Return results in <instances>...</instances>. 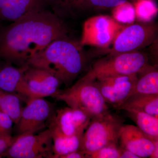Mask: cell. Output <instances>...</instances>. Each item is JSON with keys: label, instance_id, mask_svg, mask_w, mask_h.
I'll list each match as a JSON object with an SVG mask.
<instances>
[{"label": "cell", "instance_id": "6da1fadb", "mask_svg": "<svg viewBox=\"0 0 158 158\" xmlns=\"http://www.w3.org/2000/svg\"><path fill=\"white\" fill-rule=\"evenodd\" d=\"M69 33L64 20L48 9L8 25L0 24V59L19 66L28 65L51 42L68 36Z\"/></svg>", "mask_w": 158, "mask_h": 158}, {"label": "cell", "instance_id": "7a4b0ae2", "mask_svg": "<svg viewBox=\"0 0 158 158\" xmlns=\"http://www.w3.org/2000/svg\"><path fill=\"white\" fill-rule=\"evenodd\" d=\"M82 47L69 36L59 38L30 59L28 65L47 71L68 87L86 67L88 60Z\"/></svg>", "mask_w": 158, "mask_h": 158}, {"label": "cell", "instance_id": "3957f363", "mask_svg": "<svg viewBox=\"0 0 158 158\" xmlns=\"http://www.w3.org/2000/svg\"><path fill=\"white\" fill-rule=\"evenodd\" d=\"M52 97L64 102L69 107L81 110L91 118L110 112L95 81L83 77L67 89H59Z\"/></svg>", "mask_w": 158, "mask_h": 158}, {"label": "cell", "instance_id": "277c9868", "mask_svg": "<svg viewBox=\"0 0 158 158\" xmlns=\"http://www.w3.org/2000/svg\"><path fill=\"white\" fill-rule=\"evenodd\" d=\"M149 65L148 57L139 51L109 55L96 61L83 77L96 80L121 75L138 74Z\"/></svg>", "mask_w": 158, "mask_h": 158}, {"label": "cell", "instance_id": "5b68a950", "mask_svg": "<svg viewBox=\"0 0 158 158\" xmlns=\"http://www.w3.org/2000/svg\"><path fill=\"white\" fill-rule=\"evenodd\" d=\"M124 120L116 114L109 112L92 118L82 136L81 150L88 155L102 148L118 144L119 134Z\"/></svg>", "mask_w": 158, "mask_h": 158}, {"label": "cell", "instance_id": "8992f818", "mask_svg": "<svg viewBox=\"0 0 158 158\" xmlns=\"http://www.w3.org/2000/svg\"><path fill=\"white\" fill-rule=\"evenodd\" d=\"M158 26L148 22L131 24L118 32L108 52L110 55L139 51L156 41Z\"/></svg>", "mask_w": 158, "mask_h": 158}, {"label": "cell", "instance_id": "52a82bcc", "mask_svg": "<svg viewBox=\"0 0 158 158\" xmlns=\"http://www.w3.org/2000/svg\"><path fill=\"white\" fill-rule=\"evenodd\" d=\"M54 155L52 132L48 128L37 134L18 135L1 157L53 158Z\"/></svg>", "mask_w": 158, "mask_h": 158}, {"label": "cell", "instance_id": "ba28073f", "mask_svg": "<svg viewBox=\"0 0 158 158\" xmlns=\"http://www.w3.org/2000/svg\"><path fill=\"white\" fill-rule=\"evenodd\" d=\"M119 23L108 15H100L87 19L83 26L82 46L107 48L112 44L123 28Z\"/></svg>", "mask_w": 158, "mask_h": 158}, {"label": "cell", "instance_id": "9c48e42d", "mask_svg": "<svg viewBox=\"0 0 158 158\" xmlns=\"http://www.w3.org/2000/svg\"><path fill=\"white\" fill-rule=\"evenodd\" d=\"M53 104L42 98H29L18 123V135L34 134L47 126L55 112Z\"/></svg>", "mask_w": 158, "mask_h": 158}, {"label": "cell", "instance_id": "30bf717a", "mask_svg": "<svg viewBox=\"0 0 158 158\" xmlns=\"http://www.w3.org/2000/svg\"><path fill=\"white\" fill-rule=\"evenodd\" d=\"M138 74L121 75L94 80L105 101L116 109L131 96Z\"/></svg>", "mask_w": 158, "mask_h": 158}, {"label": "cell", "instance_id": "8fae6325", "mask_svg": "<svg viewBox=\"0 0 158 158\" xmlns=\"http://www.w3.org/2000/svg\"><path fill=\"white\" fill-rule=\"evenodd\" d=\"M24 96L27 99L52 97L62 82L47 71L28 65L23 75Z\"/></svg>", "mask_w": 158, "mask_h": 158}, {"label": "cell", "instance_id": "7c38bea8", "mask_svg": "<svg viewBox=\"0 0 158 158\" xmlns=\"http://www.w3.org/2000/svg\"><path fill=\"white\" fill-rule=\"evenodd\" d=\"M91 119L81 110L68 106L55 110L48 127H53L66 136L83 135Z\"/></svg>", "mask_w": 158, "mask_h": 158}, {"label": "cell", "instance_id": "4fadbf2b", "mask_svg": "<svg viewBox=\"0 0 158 158\" xmlns=\"http://www.w3.org/2000/svg\"><path fill=\"white\" fill-rule=\"evenodd\" d=\"M118 142L120 147L139 158L149 157L154 149V140L138 127L133 125H123L119 134Z\"/></svg>", "mask_w": 158, "mask_h": 158}, {"label": "cell", "instance_id": "5bb4252c", "mask_svg": "<svg viewBox=\"0 0 158 158\" xmlns=\"http://www.w3.org/2000/svg\"><path fill=\"white\" fill-rule=\"evenodd\" d=\"M48 7L46 0H0V24L2 21L14 22Z\"/></svg>", "mask_w": 158, "mask_h": 158}, {"label": "cell", "instance_id": "9a60e30c", "mask_svg": "<svg viewBox=\"0 0 158 158\" xmlns=\"http://www.w3.org/2000/svg\"><path fill=\"white\" fill-rule=\"evenodd\" d=\"M4 61L0 64V89L5 92L23 96V75L28 65L17 67Z\"/></svg>", "mask_w": 158, "mask_h": 158}, {"label": "cell", "instance_id": "2e32d148", "mask_svg": "<svg viewBox=\"0 0 158 158\" xmlns=\"http://www.w3.org/2000/svg\"><path fill=\"white\" fill-rule=\"evenodd\" d=\"M117 110H137L158 118V94H133Z\"/></svg>", "mask_w": 158, "mask_h": 158}, {"label": "cell", "instance_id": "e0dca14e", "mask_svg": "<svg viewBox=\"0 0 158 158\" xmlns=\"http://www.w3.org/2000/svg\"><path fill=\"white\" fill-rule=\"evenodd\" d=\"M48 7L62 19H73L89 7L88 0H46Z\"/></svg>", "mask_w": 158, "mask_h": 158}, {"label": "cell", "instance_id": "ac0fdd59", "mask_svg": "<svg viewBox=\"0 0 158 158\" xmlns=\"http://www.w3.org/2000/svg\"><path fill=\"white\" fill-rule=\"evenodd\" d=\"M48 128L51 130L52 138L53 158H59L61 156L81 150L83 135L66 136L53 127Z\"/></svg>", "mask_w": 158, "mask_h": 158}, {"label": "cell", "instance_id": "d6986e66", "mask_svg": "<svg viewBox=\"0 0 158 158\" xmlns=\"http://www.w3.org/2000/svg\"><path fill=\"white\" fill-rule=\"evenodd\" d=\"M132 95L158 94L157 65H150L140 73Z\"/></svg>", "mask_w": 158, "mask_h": 158}, {"label": "cell", "instance_id": "ffe728a7", "mask_svg": "<svg viewBox=\"0 0 158 158\" xmlns=\"http://www.w3.org/2000/svg\"><path fill=\"white\" fill-rule=\"evenodd\" d=\"M127 115L137 127L153 140H158V118L137 110L127 111Z\"/></svg>", "mask_w": 158, "mask_h": 158}, {"label": "cell", "instance_id": "44dd1931", "mask_svg": "<svg viewBox=\"0 0 158 158\" xmlns=\"http://www.w3.org/2000/svg\"><path fill=\"white\" fill-rule=\"evenodd\" d=\"M21 97L18 94L5 92L0 101V111L9 116L15 125L19 121L23 108Z\"/></svg>", "mask_w": 158, "mask_h": 158}, {"label": "cell", "instance_id": "7402d4cb", "mask_svg": "<svg viewBox=\"0 0 158 158\" xmlns=\"http://www.w3.org/2000/svg\"><path fill=\"white\" fill-rule=\"evenodd\" d=\"M136 18L144 22H149L157 12L153 0H138L134 5Z\"/></svg>", "mask_w": 158, "mask_h": 158}, {"label": "cell", "instance_id": "603a6c76", "mask_svg": "<svg viewBox=\"0 0 158 158\" xmlns=\"http://www.w3.org/2000/svg\"><path fill=\"white\" fill-rule=\"evenodd\" d=\"M113 9V18L118 23H131L136 18L134 6L127 1Z\"/></svg>", "mask_w": 158, "mask_h": 158}, {"label": "cell", "instance_id": "cb8c5ba5", "mask_svg": "<svg viewBox=\"0 0 158 158\" xmlns=\"http://www.w3.org/2000/svg\"><path fill=\"white\" fill-rule=\"evenodd\" d=\"M121 151L118 144H110L88 155V158H119Z\"/></svg>", "mask_w": 158, "mask_h": 158}, {"label": "cell", "instance_id": "d4e9b609", "mask_svg": "<svg viewBox=\"0 0 158 158\" xmlns=\"http://www.w3.org/2000/svg\"><path fill=\"white\" fill-rule=\"evenodd\" d=\"M13 123L9 116L0 111V136L11 135Z\"/></svg>", "mask_w": 158, "mask_h": 158}, {"label": "cell", "instance_id": "484cf974", "mask_svg": "<svg viewBox=\"0 0 158 158\" xmlns=\"http://www.w3.org/2000/svg\"><path fill=\"white\" fill-rule=\"evenodd\" d=\"M127 0H88L89 7L108 9L114 8L127 2Z\"/></svg>", "mask_w": 158, "mask_h": 158}, {"label": "cell", "instance_id": "4316f807", "mask_svg": "<svg viewBox=\"0 0 158 158\" xmlns=\"http://www.w3.org/2000/svg\"><path fill=\"white\" fill-rule=\"evenodd\" d=\"M15 137L11 135L0 136V158L2 155L11 146Z\"/></svg>", "mask_w": 158, "mask_h": 158}, {"label": "cell", "instance_id": "83f0119b", "mask_svg": "<svg viewBox=\"0 0 158 158\" xmlns=\"http://www.w3.org/2000/svg\"><path fill=\"white\" fill-rule=\"evenodd\" d=\"M59 158H87V156L84 151L80 150L61 156Z\"/></svg>", "mask_w": 158, "mask_h": 158}, {"label": "cell", "instance_id": "f1b7e54d", "mask_svg": "<svg viewBox=\"0 0 158 158\" xmlns=\"http://www.w3.org/2000/svg\"><path fill=\"white\" fill-rule=\"evenodd\" d=\"M121 154L119 158H139L132 152L121 148Z\"/></svg>", "mask_w": 158, "mask_h": 158}, {"label": "cell", "instance_id": "f546056e", "mask_svg": "<svg viewBox=\"0 0 158 158\" xmlns=\"http://www.w3.org/2000/svg\"><path fill=\"white\" fill-rule=\"evenodd\" d=\"M155 148L151 155L149 157L151 158H158V140H154Z\"/></svg>", "mask_w": 158, "mask_h": 158}, {"label": "cell", "instance_id": "4dcf8cb0", "mask_svg": "<svg viewBox=\"0 0 158 158\" xmlns=\"http://www.w3.org/2000/svg\"><path fill=\"white\" fill-rule=\"evenodd\" d=\"M4 93H5V92L0 89V101H1V98H2V95Z\"/></svg>", "mask_w": 158, "mask_h": 158}, {"label": "cell", "instance_id": "1f68e13d", "mask_svg": "<svg viewBox=\"0 0 158 158\" xmlns=\"http://www.w3.org/2000/svg\"><path fill=\"white\" fill-rule=\"evenodd\" d=\"M134 1V2H136V1H138V0H133Z\"/></svg>", "mask_w": 158, "mask_h": 158}, {"label": "cell", "instance_id": "d6a6232c", "mask_svg": "<svg viewBox=\"0 0 158 158\" xmlns=\"http://www.w3.org/2000/svg\"></svg>", "mask_w": 158, "mask_h": 158}]
</instances>
